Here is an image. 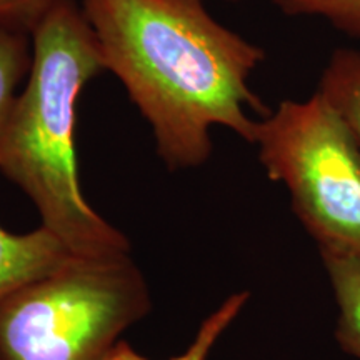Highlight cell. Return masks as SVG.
Instances as JSON below:
<instances>
[{
	"label": "cell",
	"mask_w": 360,
	"mask_h": 360,
	"mask_svg": "<svg viewBox=\"0 0 360 360\" xmlns=\"http://www.w3.org/2000/svg\"><path fill=\"white\" fill-rule=\"evenodd\" d=\"M80 8L103 69L150 125L167 169L209 160L212 127L254 143L259 120L250 110H270L249 79L265 52L215 20L202 0H82Z\"/></svg>",
	"instance_id": "1"
},
{
	"label": "cell",
	"mask_w": 360,
	"mask_h": 360,
	"mask_svg": "<svg viewBox=\"0 0 360 360\" xmlns=\"http://www.w3.org/2000/svg\"><path fill=\"white\" fill-rule=\"evenodd\" d=\"M32 67L0 127V172L37 207L75 257L130 254V242L80 188L75 125L85 85L103 69L82 8L58 0L32 34Z\"/></svg>",
	"instance_id": "2"
},
{
	"label": "cell",
	"mask_w": 360,
	"mask_h": 360,
	"mask_svg": "<svg viewBox=\"0 0 360 360\" xmlns=\"http://www.w3.org/2000/svg\"><path fill=\"white\" fill-rule=\"evenodd\" d=\"M150 309L130 254L74 257L0 302V360H105Z\"/></svg>",
	"instance_id": "3"
},
{
	"label": "cell",
	"mask_w": 360,
	"mask_h": 360,
	"mask_svg": "<svg viewBox=\"0 0 360 360\" xmlns=\"http://www.w3.org/2000/svg\"><path fill=\"white\" fill-rule=\"evenodd\" d=\"M254 146L321 257L360 260V152L327 98L317 90L281 102L259 120Z\"/></svg>",
	"instance_id": "4"
},
{
	"label": "cell",
	"mask_w": 360,
	"mask_h": 360,
	"mask_svg": "<svg viewBox=\"0 0 360 360\" xmlns=\"http://www.w3.org/2000/svg\"><path fill=\"white\" fill-rule=\"evenodd\" d=\"M74 257L42 225L27 233H12L0 225V302Z\"/></svg>",
	"instance_id": "5"
},
{
	"label": "cell",
	"mask_w": 360,
	"mask_h": 360,
	"mask_svg": "<svg viewBox=\"0 0 360 360\" xmlns=\"http://www.w3.org/2000/svg\"><path fill=\"white\" fill-rule=\"evenodd\" d=\"M337 305L334 337L345 354L360 360V260L321 257Z\"/></svg>",
	"instance_id": "6"
},
{
	"label": "cell",
	"mask_w": 360,
	"mask_h": 360,
	"mask_svg": "<svg viewBox=\"0 0 360 360\" xmlns=\"http://www.w3.org/2000/svg\"><path fill=\"white\" fill-rule=\"evenodd\" d=\"M317 90L347 125L360 152V51L339 49L332 53Z\"/></svg>",
	"instance_id": "7"
},
{
	"label": "cell",
	"mask_w": 360,
	"mask_h": 360,
	"mask_svg": "<svg viewBox=\"0 0 360 360\" xmlns=\"http://www.w3.org/2000/svg\"><path fill=\"white\" fill-rule=\"evenodd\" d=\"M250 294L247 290L233 292L214 310L212 314H209L204 319V322L200 323L199 330H197L195 337L191 342V345L184 350L182 354L170 357L169 360H207L210 352H212L215 344L220 340L227 328L237 321V317L240 315L242 310L249 302ZM105 360H148L143 355L137 354L132 349V345H129L127 342L119 340L115 344V347L110 350L109 357Z\"/></svg>",
	"instance_id": "8"
},
{
	"label": "cell",
	"mask_w": 360,
	"mask_h": 360,
	"mask_svg": "<svg viewBox=\"0 0 360 360\" xmlns=\"http://www.w3.org/2000/svg\"><path fill=\"white\" fill-rule=\"evenodd\" d=\"M32 35L0 27V127L19 97L32 67Z\"/></svg>",
	"instance_id": "9"
},
{
	"label": "cell",
	"mask_w": 360,
	"mask_h": 360,
	"mask_svg": "<svg viewBox=\"0 0 360 360\" xmlns=\"http://www.w3.org/2000/svg\"><path fill=\"white\" fill-rule=\"evenodd\" d=\"M287 15L321 17L342 32L360 39V0H274Z\"/></svg>",
	"instance_id": "10"
},
{
	"label": "cell",
	"mask_w": 360,
	"mask_h": 360,
	"mask_svg": "<svg viewBox=\"0 0 360 360\" xmlns=\"http://www.w3.org/2000/svg\"><path fill=\"white\" fill-rule=\"evenodd\" d=\"M58 0H0V27L32 35Z\"/></svg>",
	"instance_id": "11"
}]
</instances>
